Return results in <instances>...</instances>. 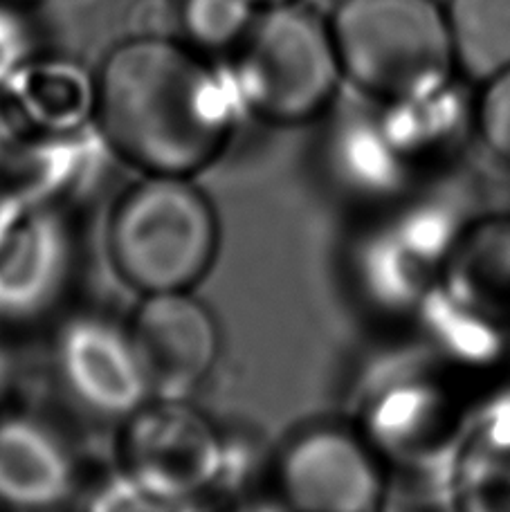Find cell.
<instances>
[{"mask_svg": "<svg viewBox=\"0 0 510 512\" xmlns=\"http://www.w3.org/2000/svg\"><path fill=\"white\" fill-rule=\"evenodd\" d=\"M120 472L151 508H185L230 483L232 447L187 400L153 398L120 425Z\"/></svg>", "mask_w": 510, "mask_h": 512, "instance_id": "5b68a950", "label": "cell"}, {"mask_svg": "<svg viewBox=\"0 0 510 512\" xmlns=\"http://www.w3.org/2000/svg\"><path fill=\"white\" fill-rule=\"evenodd\" d=\"M3 331L5 328L0 326V411H3L7 398L12 396L16 384V358Z\"/></svg>", "mask_w": 510, "mask_h": 512, "instance_id": "ac0fdd59", "label": "cell"}, {"mask_svg": "<svg viewBox=\"0 0 510 512\" xmlns=\"http://www.w3.org/2000/svg\"><path fill=\"white\" fill-rule=\"evenodd\" d=\"M257 3L261 5V7H266V5H277V3H288V0H257Z\"/></svg>", "mask_w": 510, "mask_h": 512, "instance_id": "d6986e66", "label": "cell"}, {"mask_svg": "<svg viewBox=\"0 0 510 512\" xmlns=\"http://www.w3.org/2000/svg\"><path fill=\"white\" fill-rule=\"evenodd\" d=\"M79 495V463L66 438L39 416L0 411V506L52 510Z\"/></svg>", "mask_w": 510, "mask_h": 512, "instance_id": "30bf717a", "label": "cell"}, {"mask_svg": "<svg viewBox=\"0 0 510 512\" xmlns=\"http://www.w3.org/2000/svg\"><path fill=\"white\" fill-rule=\"evenodd\" d=\"M475 124L486 149L510 164V68L481 84L475 99Z\"/></svg>", "mask_w": 510, "mask_h": 512, "instance_id": "e0dca14e", "label": "cell"}, {"mask_svg": "<svg viewBox=\"0 0 510 512\" xmlns=\"http://www.w3.org/2000/svg\"><path fill=\"white\" fill-rule=\"evenodd\" d=\"M97 131L142 176L194 178L232 140V88L185 41L140 34L117 43L95 77Z\"/></svg>", "mask_w": 510, "mask_h": 512, "instance_id": "6da1fadb", "label": "cell"}, {"mask_svg": "<svg viewBox=\"0 0 510 512\" xmlns=\"http://www.w3.org/2000/svg\"><path fill=\"white\" fill-rule=\"evenodd\" d=\"M36 27L18 0H0V97H7L36 57Z\"/></svg>", "mask_w": 510, "mask_h": 512, "instance_id": "2e32d148", "label": "cell"}, {"mask_svg": "<svg viewBox=\"0 0 510 512\" xmlns=\"http://www.w3.org/2000/svg\"><path fill=\"white\" fill-rule=\"evenodd\" d=\"M281 504L306 512H373L385 472L371 445L342 425H315L290 438L275 461Z\"/></svg>", "mask_w": 510, "mask_h": 512, "instance_id": "ba28073f", "label": "cell"}, {"mask_svg": "<svg viewBox=\"0 0 510 512\" xmlns=\"http://www.w3.org/2000/svg\"><path fill=\"white\" fill-rule=\"evenodd\" d=\"M344 81L331 23L288 3L259 9L236 50L234 90L261 122L302 126L333 106Z\"/></svg>", "mask_w": 510, "mask_h": 512, "instance_id": "277c9868", "label": "cell"}, {"mask_svg": "<svg viewBox=\"0 0 510 512\" xmlns=\"http://www.w3.org/2000/svg\"><path fill=\"white\" fill-rule=\"evenodd\" d=\"M218 248V214L194 178L142 176L108 221L113 268L140 295L194 290L214 268Z\"/></svg>", "mask_w": 510, "mask_h": 512, "instance_id": "7a4b0ae2", "label": "cell"}, {"mask_svg": "<svg viewBox=\"0 0 510 512\" xmlns=\"http://www.w3.org/2000/svg\"><path fill=\"white\" fill-rule=\"evenodd\" d=\"M77 268L72 214L0 173V326H27L68 295Z\"/></svg>", "mask_w": 510, "mask_h": 512, "instance_id": "8992f818", "label": "cell"}, {"mask_svg": "<svg viewBox=\"0 0 510 512\" xmlns=\"http://www.w3.org/2000/svg\"><path fill=\"white\" fill-rule=\"evenodd\" d=\"M52 371L72 405L99 423L122 425L156 398L131 324L113 315L68 317L54 335Z\"/></svg>", "mask_w": 510, "mask_h": 512, "instance_id": "52a82bcc", "label": "cell"}, {"mask_svg": "<svg viewBox=\"0 0 510 512\" xmlns=\"http://www.w3.org/2000/svg\"><path fill=\"white\" fill-rule=\"evenodd\" d=\"M445 281L468 315L510 324V221L481 223L466 232L445 261Z\"/></svg>", "mask_w": 510, "mask_h": 512, "instance_id": "4fadbf2b", "label": "cell"}, {"mask_svg": "<svg viewBox=\"0 0 510 512\" xmlns=\"http://www.w3.org/2000/svg\"><path fill=\"white\" fill-rule=\"evenodd\" d=\"M259 9L257 0H178L182 41L196 52L239 50Z\"/></svg>", "mask_w": 510, "mask_h": 512, "instance_id": "9a60e30c", "label": "cell"}, {"mask_svg": "<svg viewBox=\"0 0 510 512\" xmlns=\"http://www.w3.org/2000/svg\"><path fill=\"white\" fill-rule=\"evenodd\" d=\"M129 324L156 398L189 400L216 369L221 331L191 290L142 295Z\"/></svg>", "mask_w": 510, "mask_h": 512, "instance_id": "9c48e42d", "label": "cell"}, {"mask_svg": "<svg viewBox=\"0 0 510 512\" xmlns=\"http://www.w3.org/2000/svg\"><path fill=\"white\" fill-rule=\"evenodd\" d=\"M382 108L378 135L391 158L405 167L448 158L470 133L477 135L475 102L468 104L454 81L427 97Z\"/></svg>", "mask_w": 510, "mask_h": 512, "instance_id": "7c38bea8", "label": "cell"}, {"mask_svg": "<svg viewBox=\"0 0 510 512\" xmlns=\"http://www.w3.org/2000/svg\"><path fill=\"white\" fill-rule=\"evenodd\" d=\"M443 9L459 75L481 86L510 68V0H448Z\"/></svg>", "mask_w": 510, "mask_h": 512, "instance_id": "5bb4252c", "label": "cell"}, {"mask_svg": "<svg viewBox=\"0 0 510 512\" xmlns=\"http://www.w3.org/2000/svg\"><path fill=\"white\" fill-rule=\"evenodd\" d=\"M115 158L97 126L61 128L34 135L12 153L3 176L14 187L66 209L72 214L106 173V160Z\"/></svg>", "mask_w": 510, "mask_h": 512, "instance_id": "8fae6325", "label": "cell"}, {"mask_svg": "<svg viewBox=\"0 0 510 512\" xmlns=\"http://www.w3.org/2000/svg\"><path fill=\"white\" fill-rule=\"evenodd\" d=\"M329 23L344 81L380 106L427 97L459 75L436 0H342Z\"/></svg>", "mask_w": 510, "mask_h": 512, "instance_id": "3957f363", "label": "cell"}]
</instances>
